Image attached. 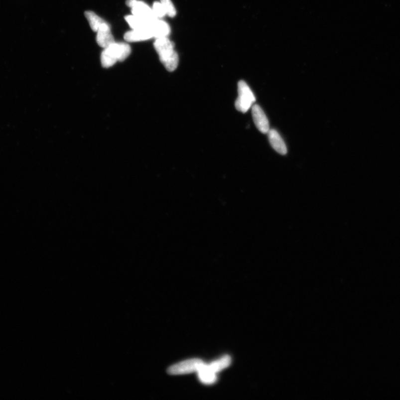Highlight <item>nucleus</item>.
Instances as JSON below:
<instances>
[{
	"instance_id": "nucleus-1",
	"label": "nucleus",
	"mask_w": 400,
	"mask_h": 400,
	"mask_svg": "<svg viewBox=\"0 0 400 400\" xmlns=\"http://www.w3.org/2000/svg\"><path fill=\"white\" fill-rule=\"evenodd\" d=\"M154 47L167 70L175 71L179 64V56L174 50V43L167 37L157 38L154 42Z\"/></svg>"
},
{
	"instance_id": "nucleus-2",
	"label": "nucleus",
	"mask_w": 400,
	"mask_h": 400,
	"mask_svg": "<svg viewBox=\"0 0 400 400\" xmlns=\"http://www.w3.org/2000/svg\"><path fill=\"white\" fill-rule=\"evenodd\" d=\"M131 47L124 42H114L105 48L101 54V61L106 68L112 67L117 61H123L131 54Z\"/></svg>"
},
{
	"instance_id": "nucleus-3",
	"label": "nucleus",
	"mask_w": 400,
	"mask_h": 400,
	"mask_svg": "<svg viewBox=\"0 0 400 400\" xmlns=\"http://www.w3.org/2000/svg\"><path fill=\"white\" fill-rule=\"evenodd\" d=\"M256 98L248 85L244 81L238 84V97L236 100L235 107L239 112L247 113L253 107Z\"/></svg>"
},
{
	"instance_id": "nucleus-4",
	"label": "nucleus",
	"mask_w": 400,
	"mask_h": 400,
	"mask_svg": "<svg viewBox=\"0 0 400 400\" xmlns=\"http://www.w3.org/2000/svg\"><path fill=\"white\" fill-rule=\"evenodd\" d=\"M205 363L200 359H191L171 366L167 369L170 375H184L198 372Z\"/></svg>"
},
{
	"instance_id": "nucleus-5",
	"label": "nucleus",
	"mask_w": 400,
	"mask_h": 400,
	"mask_svg": "<svg viewBox=\"0 0 400 400\" xmlns=\"http://www.w3.org/2000/svg\"><path fill=\"white\" fill-rule=\"evenodd\" d=\"M126 3L128 6L132 8L133 15L150 21L157 18L154 14L152 9L142 1L138 0H127Z\"/></svg>"
},
{
	"instance_id": "nucleus-6",
	"label": "nucleus",
	"mask_w": 400,
	"mask_h": 400,
	"mask_svg": "<svg viewBox=\"0 0 400 400\" xmlns=\"http://www.w3.org/2000/svg\"><path fill=\"white\" fill-rule=\"evenodd\" d=\"M252 115L254 122L259 131L263 133H267L270 130L268 120L259 105L255 104L253 106Z\"/></svg>"
},
{
	"instance_id": "nucleus-7",
	"label": "nucleus",
	"mask_w": 400,
	"mask_h": 400,
	"mask_svg": "<svg viewBox=\"0 0 400 400\" xmlns=\"http://www.w3.org/2000/svg\"><path fill=\"white\" fill-rule=\"evenodd\" d=\"M97 33L96 41L101 47L105 49L115 42L110 26L107 22L101 25Z\"/></svg>"
},
{
	"instance_id": "nucleus-8",
	"label": "nucleus",
	"mask_w": 400,
	"mask_h": 400,
	"mask_svg": "<svg viewBox=\"0 0 400 400\" xmlns=\"http://www.w3.org/2000/svg\"><path fill=\"white\" fill-rule=\"evenodd\" d=\"M267 134L269 142L274 150L281 155H286L287 152L286 144L276 130L270 129Z\"/></svg>"
},
{
	"instance_id": "nucleus-9",
	"label": "nucleus",
	"mask_w": 400,
	"mask_h": 400,
	"mask_svg": "<svg viewBox=\"0 0 400 400\" xmlns=\"http://www.w3.org/2000/svg\"><path fill=\"white\" fill-rule=\"evenodd\" d=\"M153 37L150 29L133 30L125 33L124 38L128 42H134L145 41Z\"/></svg>"
},
{
	"instance_id": "nucleus-10",
	"label": "nucleus",
	"mask_w": 400,
	"mask_h": 400,
	"mask_svg": "<svg viewBox=\"0 0 400 400\" xmlns=\"http://www.w3.org/2000/svg\"><path fill=\"white\" fill-rule=\"evenodd\" d=\"M150 28L153 37L156 38L167 37L171 31L169 25L166 22L159 20V18L152 21Z\"/></svg>"
},
{
	"instance_id": "nucleus-11",
	"label": "nucleus",
	"mask_w": 400,
	"mask_h": 400,
	"mask_svg": "<svg viewBox=\"0 0 400 400\" xmlns=\"http://www.w3.org/2000/svg\"><path fill=\"white\" fill-rule=\"evenodd\" d=\"M231 363V358L230 356L226 355L219 360L214 361L213 363L209 365L204 364V368L209 372L216 374L221 371L227 368Z\"/></svg>"
},
{
	"instance_id": "nucleus-12",
	"label": "nucleus",
	"mask_w": 400,
	"mask_h": 400,
	"mask_svg": "<svg viewBox=\"0 0 400 400\" xmlns=\"http://www.w3.org/2000/svg\"><path fill=\"white\" fill-rule=\"evenodd\" d=\"M125 20L133 30H139V29H150V25L153 20H147L136 16L129 15L125 17Z\"/></svg>"
},
{
	"instance_id": "nucleus-13",
	"label": "nucleus",
	"mask_w": 400,
	"mask_h": 400,
	"mask_svg": "<svg viewBox=\"0 0 400 400\" xmlns=\"http://www.w3.org/2000/svg\"><path fill=\"white\" fill-rule=\"evenodd\" d=\"M85 14L87 20L89 22L91 29L95 32H97L101 25H103L106 22L102 18L99 17L93 11H86Z\"/></svg>"
},
{
	"instance_id": "nucleus-14",
	"label": "nucleus",
	"mask_w": 400,
	"mask_h": 400,
	"mask_svg": "<svg viewBox=\"0 0 400 400\" xmlns=\"http://www.w3.org/2000/svg\"><path fill=\"white\" fill-rule=\"evenodd\" d=\"M204 365L202 366L199 372H197L200 382L206 385L214 384L218 380L216 374L205 369L204 368Z\"/></svg>"
},
{
	"instance_id": "nucleus-15",
	"label": "nucleus",
	"mask_w": 400,
	"mask_h": 400,
	"mask_svg": "<svg viewBox=\"0 0 400 400\" xmlns=\"http://www.w3.org/2000/svg\"><path fill=\"white\" fill-rule=\"evenodd\" d=\"M160 2L165 8L168 16L173 17L175 16L176 11L174 5L171 0H160Z\"/></svg>"
},
{
	"instance_id": "nucleus-16",
	"label": "nucleus",
	"mask_w": 400,
	"mask_h": 400,
	"mask_svg": "<svg viewBox=\"0 0 400 400\" xmlns=\"http://www.w3.org/2000/svg\"><path fill=\"white\" fill-rule=\"evenodd\" d=\"M152 9L154 14H155V16L157 18L164 17L166 14H167L165 8L163 7L160 2L156 1L154 2Z\"/></svg>"
}]
</instances>
